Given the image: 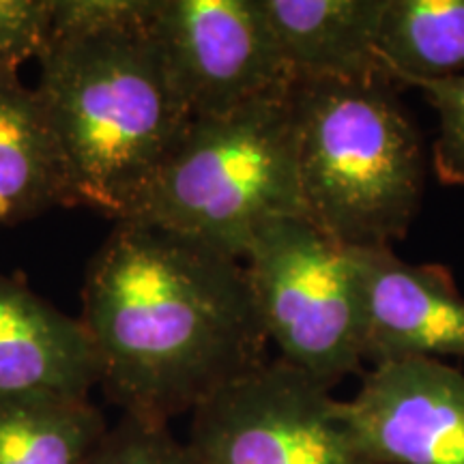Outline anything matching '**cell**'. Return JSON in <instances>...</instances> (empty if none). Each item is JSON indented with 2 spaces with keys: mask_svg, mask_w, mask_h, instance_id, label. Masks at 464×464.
Returning <instances> with one entry per match:
<instances>
[{
  "mask_svg": "<svg viewBox=\"0 0 464 464\" xmlns=\"http://www.w3.org/2000/svg\"><path fill=\"white\" fill-rule=\"evenodd\" d=\"M52 0H0V75H17L50 44Z\"/></svg>",
  "mask_w": 464,
  "mask_h": 464,
  "instance_id": "obj_18",
  "label": "cell"
},
{
  "mask_svg": "<svg viewBox=\"0 0 464 464\" xmlns=\"http://www.w3.org/2000/svg\"><path fill=\"white\" fill-rule=\"evenodd\" d=\"M37 63L34 92L61 149L72 205L119 222L194 121L153 34L147 26L50 42Z\"/></svg>",
  "mask_w": 464,
  "mask_h": 464,
  "instance_id": "obj_2",
  "label": "cell"
},
{
  "mask_svg": "<svg viewBox=\"0 0 464 464\" xmlns=\"http://www.w3.org/2000/svg\"><path fill=\"white\" fill-rule=\"evenodd\" d=\"M155 7L158 0H52L50 42L147 28Z\"/></svg>",
  "mask_w": 464,
  "mask_h": 464,
  "instance_id": "obj_15",
  "label": "cell"
},
{
  "mask_svg": "<svg viewBox=\"0 0 464 464\" xmlns=\"http://www.w3.org/2000/svg\"><path fill=\"white\" fill-rule=\"evenodd\" d=\"M332 392L266 359L191 411L198 464H372L335 413Z\"/></svg>",
  "mask_w": 464,
  "mask_h": 464,
  "instance_id": "obj_6",
  "label": "cell"
},
{
  "mask_svg": "<svg viewBox=\"0 0 464 464\" xmlns=\"http://www.w3.org/2000/svg\"><path fill=\"white\" fill-rule=\"evenodd\" d=\"M108 428L91 398H0V464H89Z\"/></svg>",
  "mask_w": 464,
  "mask_h": 464,
  "instance_id": "obj_14",
  "label": "cell"
},
{
  "mask_svg": "<svg viewBox=\"0 0 464 464\" xmlns=\"http://www.w3.org/2000/svg\"><path fill=\"white\" fill-rule=\"evenodd\" d=\"M362 310L363 362L464 359V297L443 265H413L392 247H348Z\"/></svg>",
  "mask_w": 464,
  "mask_h": 464,
  "instance_id": "obj_9",
  "label": "cell"
},
{
  "mask_svg": "<svg viewBox=\"0 0 464 464\" xmlns=\"http://www.w3.org/2000/svg\"><path fill=\"white\" fill-rule=\"evenodd\" d=\"M260 5L293 82L390 80L379 58L385 0H260Z\"/></svg>",
  "mask_w": 464,
  "mask_h": 464,
  "instance_id": "obj_11",
  "label": "cell"
},
{
  "mask_svg": "<svg viewBox=\"0 0 464 464\" xmlns=\"http://www.w3.org/2000/svg\"><path fill=\"white\" fill-rule=\"evenodd\" d=\"M398 91L385 78L290 86L304 218L344 247H392L420 213L426 149Z\"/></svg>",
  "mask_w": 464,
  "mask_h": 464,
  "instance_id": "obj_3",
  "label": "cell"
},
{
  "mask_svg": "<svg viewBox=\"0 0 464 464\" xmlns=\"http://www.w3.org/2000/svg\"><path fill=\"white\" fill-rule=\"evenodd\" d=\"M149 31L194 119L293 84L260 0H158Z\"/></svg>",
  "mask_w": 464,
  "mask_h": 464,
  "instance_id": "obj_7",
  "label": "cell"
},
{
  "mask_svg": "<svg viewBox=\"0 0 464 464\" xmlns=\"http://www.w3.org/2000/svg\"><path fill=\"white\" fill-rule=\"evenodd\" d=\"M290 86L232 112L191 121L123 219L160 226L243 260L266 222L304 218Z\"/></svg>",
  "mask_w": 464,
  "mask_h": 464,
  "instance_id": "obj_4",
  "label": "cell"
},
{
  "mask_svg": "<svg viewBox=\"0 0 464 464\" xmlns=\"http://www.w3.org/2000/svg\"><path fill=\"white\" fill-rule=\"evenodd\" d=\"M243 266L266 340L324 390L363 374L362 310L348 247L305 218L266 222Z\"/></svg>",
  "mask_w": 464,
  "mask_h": 464,
  "instance_id": "obj_5",
  "label": "cell"
},
{
  "mask_svg": "<svg viewBox=\"0 0 464 464\" xmlns=\"http://www.w3.org/2000/svg\"><path fill=\"white\" fill-rule=\"evenodd\" d=\"M97 385L100 362L84 323L0 274V398H89Z\"/></svg>",
  "mask_w": 464,
  "mask_h": 464,
  "instance_id": "obj_10",
  "label": "cell"
},
{
  "mask_svg": "<svg viewBox=\"0 0 464 464\" xmlns=\"http://www.w3.org/2000/svg\"><path fill=\"white\" fill-rule=\"evenodd\" d=\"M123 415L170 423L266 362L243 260L121 219L86 269L82 318Z\"/></svg>",
  "mask_w": 464,
  "mask_h": 464,
  "instance_id": "obj_1",
  "label": "cell"
},
{
  "mask_svg": "<svg viewBox=\"0 0 464 464\" xmlns=\"http://www.w3.org/2000/svg\"><path fill=\"white\" fill-rule=\"evenodd\" d=\"M73 207L54 130L34 89L0 75V228Z\"/></svg>",
  "mask_w": 464,
  "mask_h": 464,
  "instance_id": "obj_12",
  "label": "cell"
},
{
  "mask_svg": "<svg viewBox=\"0 0 464 464\" xmlns=\"http://www.w3.org/2000/svg\"><path fill=\"white\" fill-rule=\"evenodd\" d=\"M423 100L439 116L432 142V170L440 185H464V75L421 82Z\"/></svg>",
  "mask_w": 464,
  "mask_h": 464,
  "instance_id": "obj_17",
  "label": "cell"
},
{
  "mask_svg": "<svg viewBox=\"0 0 464 464\" xmlns=\"http://www.w3.org/2000/svg\"><path fill=\"white\" fill-rule=\"evenodd\" d=\"M379 58L398 89L464 75V0H385Z\"/></svg>",
  "mask_w": 464,
  "mask_h": 464,
  "instance_id": "obj_13",
  "label": "cell"
},
{
  "mask_svg": "<svg viewBox=\"0 0 464 464\" xmlns=\"http://www.w3.org/2000/svg\"><path fill=\"white\" fill-rule=\"evenodd\" d=\"M89 464H198L168 423L123 415L108 428Z\"/></svg>",
  "mask_w": 464,
  "mask_h": 464,
  "instance_id": "obj_16",
  "label": "cell"
},
{
  "mask_svg": "<svg viewBox=\"0 0 464 464\" xmlns=\"http://www.w3.org/2000/svg\"><path fill=\"white\" fill-rule=\"evenodd\" d=\"M335 413L372 464H464V372L440 359L372 365Z\"/></svg>",
  "mask_w": 464,
  "mask_h": 464,
  "instance_id": "obj_8",
  "label": "cell"
}]
</instances>
